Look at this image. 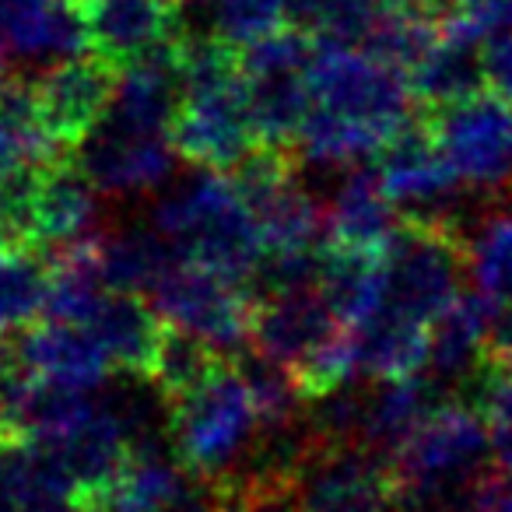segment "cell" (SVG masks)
<instances>
[{
	"mask_svg": "<svg viewBox=\"0 0 512 512\" xmlns=\"http://www.w3.org/2000/svg\"><path fill=\"white\" fill-rule=\"evenodd\" d=\"M151 225L169 235L183 256L228 274L239 285H249L267 253L232 172L197 169L158 200Z\"/></svg>",
	"mask_w": 512,
	"mask_h": 512,
	"instance_id": "2",
	"label": "cell"
},
{
	"mask_svg": "<svg viewBox=\"0 0 512 512\" xmlns=\"http://www.w3.org/2000/svg\"><path fill=\"white\" fill-rule=\"evenodd\" d=\"M116 85H120V71L95 53L57 60L32 78L39 116L64 151H74L92 134L113 102Z\"/></svg>",
	"mask_w": 512,
	"mask_h": 512,
	"instance_id": "15",
	"label": "cell"
},
{
	"mask_svg": "<svg viewBox=\"0 0 512 512\" xmlns=\"http://www.w3.org/2000/svg\"><path fill=\"white\" fill-rule=\"evenodd\" d=\"M470 285L495 309L512 295V190L484 197L477 218L467 221Z\"/></svg>",
	"mask_w": 512,
	"mask_h": 512,
	"instance_id": "25",
	"label": "cell"
},
{
	"mask_svg": "<svg viewBox=\"0 0 512 512\" xmlns=\"http://www.w3.org/2000/svg\"><path fill=\"white\" fill-rule=\"evenodd\" d=\"M228 355H221L214 344H207L204 337L190 334L183 327H172L165 323L162 341H158V351L151 358L148 376L169 393V400L183 397L186 390H193L197 383H204Z\"/></svg>",
	"mask_w": 512,
	"mask_h": 512,
	"instance_id": "31",
	"label": "cell"
},
{
	"mask_svg": "<svg viewBox=\"0 0 512 512\" xmlns=\"http://www.w3.org/2000/svg\"><path fill=\"white\" fill-rule=\"evenodd\" d=\"M481 53H484V81H488V88H495L505 99H512V32L488 39L481 46Z\"/></svg>",
	"mask_w": 512,
	"mask_h": 512,
	"instance_id": "36",
	"label": "cell"
},
{
	"mask_svg": "<svg viewBox=\"0 0 512 512\" xmlns=\"http://www.w3.org/2000/svg\"><path fill=\"white\" fill-rule=\"evenodd\" d=\"M383 288V249H355L327 239L320 264V292L330 309L341 316V323H348L351 330L362 327L383 306Z\"/></svg>",
	"mask_w": 512,
	"mask_h": 512,
	"instance_id": "23",
	"label": "cell"
},
{
	"mask_svg": "<svg viewBox=\"0 0 512 512\" xmlns=\"http://www.w3.org/2000/svg\"><path fill=\"white\" fill-rule=\"evenodd\" d=\"M60 453V460L67 463L71 477L78 481L81 495L95 498L127 463L130 446L123 439V432L116 428V421L106 414V407L95 397V407L74 432H67L64 439L50 442Z\"/></svg>",
	"mask_w": 512,
	"mask_h": 512,
	"instance_id": "28",
	"label": "cell"
},
{
	"mask_svg": "<svg viewBox=\"0 0 512 512\" xmlns=\"http://www.w3.org/2000/svg\"><path fill=\"white\" fill-rule=\"evenodd\" d=\"M449 400L425 372L407 379H376L369 390V407H365L362 442L386 456H397L400 446L418 432V425Z\"/></svg>",
	"mask_w": 512,
	"mask_h": 512,
	"instance_id": "22",
	"label": "cell"
},
{
	"mask_svg": "<svg viewBox=\"0 0 512 512\" xmlns=\"http://www.w3.org/2000/svg\"><path fill=\"white\" fill-rule=\"evenodd\" d=\"M0 39L25 60H71L92 53L74 0H0Z\"/></svg>",
	"mask_w": 512,
	"mask_h": 512,
	"instance_id": "19",
	"label": "cell"
},
{
	"mask_svg": "<svg viewBox=\"0 0 512 512\" xmlns=\"http://www.w3.org/2000/svg\"><path fill=\"white\" fill-rule=\"evenodd\" d=\"M88 330L106 348L113 372H148L162 341L165 320L141 292H109Z\"/></svg>",
	"mask_w": 512,
	"mask_h": 512,
	"instance_id": "21",
	"label": "cell"
},
{
	"mask_svg": "<svg viewBox=\"0 0 512 512\" xmlns=\"http://www.w3.org/2000/svg\"><path fill=\"white\" fill-rule=\"evenodd\" d=\"M235 186L246 197L267 253L281 249H316L327 235V207L302 183L295 151L260 148L232 169Z\"/></svg>",
	"mask_w": 512,
	"mask_h": 512,
	"instance_id": "8",
	"label": "cell"
},
{
	"mask_svg": "<svg viewBox=\"0 0 512 512\" xmlns=\"http://www.w3.org/2000/svg\"><path fill=\"white\" fill-rule=\"evenodd\" d=\"M225 512H302L295 481H221Z\"/></svg>",
	"mask_w": 512,
	"mask_h": 512,
	"instance_id": "34",
	"label": "cell"
},
{
	"mask_svg": "<svg viewBox=\"0 0 512 512\" xmlns=\"http://www.w3.org/2000/svg\"><path fill=\"white\" fill-rule=\"evenodd\" d=\"M71 158L106 197H120L162 186L179 155L172 134L144 130L106 109V116L71 151Z\"/></svg>",
	"mask_w": 512,
	"mask_h": 512,
	"instance_id": "13",
	"label": "cell"
},
{
	"mask_svg": "<svg viewBox=\"0 0 512 512\" xmlns=\"http://www.w3.org/2000/svg\"><path fill=\"white\" fill-rule=\"evenodd\" d=\"M400 207L390 200L379 165H351L341 172L327 204V239L355 249H383L400 225Z\"/></svg>",
	"mask_w": 512,
	"mask_h": 512,
	"instance_id": "20",
	"label": "cell"
},
{
	"mask_svg": "<svg viewBox=\"0 0 512 512\" xmlns=\"http://www.w3.org/2000/svg\"><path fill=\"white\" fill-rule=\"evenodd\" d=\"M309 81H313L316 109H327L341 120L372 130L383 144L418 116L414 113L418 102L404 74L379 64L376 57L355 46L320 39Z\"/></svg>",
	"mask_w": 512,
	"mask_h": 512,
	"instance_id": "6",
	"label": "cell"
},
{
	"mask_svg": "<svg viewBox=\"0 0 512 512\" xmlns=\"http://www.w3.org/2000/svg\"><path fill=\"white\" fill-rule=\"evenodd\" d=\"M400 8L414 11L421 18H432V22H446L453 15V0H400Z\"/></svg>",
	"mask_w": 512,
	"mask_h": 512,
	"instance_id": "38",
	"label": "cell"
},
{
	"mask_svg": "<svg viewBox=\"0 0 512 512\" xmlns=\"http://www.w3.org/2000/svg\"><path fill=\"white\" fill-rule=\"evenodd\" d=\"M102 190L81 172L71 151L46 162L36 176L29 200V221H25V249L36 253H57L74 242L102 235Z\"/></svg>",
	"mask_w": 512,
	"mask_h": 512,
	"instance_id": "14",
	"label": "cell"
},
{
	"mask_svg": "<svg viewBox=\"0 0 512 512\" xmlns=\"http://www.w3.org/2000/svg\"><path fill=\"white\" fill-rule=\"evenodd\" d=\"M407 85H411L418 109H435L481 92L488 85L484 81L481 43H470V39L442 29V39L435 43V50L407 74Z\"/></svg>",
	"mask_w": 512,
	"mask_h": 512,
	"instance_id": "27",
	"label": "cell"
},
{
	"mask_svg": "<svg viewBox=\"0 0 512 512\" xmlns=\"http://www.w3.org/2000/svg\"><path fill=\"white\" fill-rule=\"evenodd\" d=\"M102 274L113 292H141L148 295L165 271L176 264L179 249L169 235L155 225H134L123 232H102L99 239Z\"/></svg>",
	"mask_w": 512,
	"mask_h": 512,
	"instance_id": "26",
	"label": "cell"
},
{
	"mask_svg": "<svg viewBox=\"0 0 512 512\" xmlns=\"http://www.w3.org/2000/svg\"><path fill=\"white\" fill-rule=\"evenodd\" d=\"M172 144L183 162L218 172H232L260 148L239 50L225 39H183V102Z\"/></svg>",
	"mask_w": 512,
	"mask_h": 512,
	"instance_id": "1",
	"label": "cell"
},
{
	"mask_svg": "<svg viewBox=\"0 0 512 512\" xmlns=\"http://www.w3.org/2000/svg\"><path fill=\"white\" fill-rule=\"evenodd\" d=\"M256 432V404L232 358H225L204 383L172 400V446L179 460L214 481L239 467Z\"/></svg>",
	"mask_w": 512,
	"mask_h": 512,
	"instance_id": "4",
	"label": "cell"
},
{
	"mask_svg": "<svg viewBox=\"0 0 512 512\" xmlns=\"http://www.w3.org/2000/svg\"><path fill=\"white\" fill-rule=\"evenodd\" d=\"M467 400H474L484 411L495 442V463L502 470H512V369H495L484 365L481 376L474 379Z\"/></svg>",
	"mask_w": 512,
	"mask_h": 512,
	"instance_id": "32",
	"label": "cell"
},
{
	"mask_svg": "<svg viewBox=\"0 0 512 512\" xmlns=\"http://www.w3.org/2000/svg\"><path fill=\"white\" fill-rule=\"evenodd\" d=\"M4 50H8V46H4V39H0V88L8 85V57H4Z\"/></svg>",
	"mask_w": 512,
	"mask_h": 512,
	"instance_id": "39",
	"label": "cell"
},
{
	"mask_svg": "<svg viewBox=\"0 0 512 512\" xmlns=\"http://www.w3.org/2000/svg\"><path fill=\"white\" fill-rule=\"evenodd\" d=\"M320 39L299 25H281L278 32L239 46L246 74L249 106L260 144L278 151H295L299 134L313 113V71Z\"/></svg>",
	"mask_w": 512,
	"mask_h": 512,
	"instance_id": "5",
	"label": "cell"
},
{
	"mask_svg": "<svg viewBox=\"0 0 512 512\" xmlns=\"http://www.w3.org/2000/svg\"><path fill=\"white\" fill-rule=\"evenodd\" d=\"M148 302L165 323L204 337L228 358L249 344V320H253L249 288L190 256H179L158 278V285L148 292Z\"/></svg>",
	"mask_w": 512,
	"mask_h": 512,
	"instance_id": "9",
	"label": "cell"
},
{
	"mask_svg": "<svg viewBox=\"0 0 512 512\" xmlns=\"http://www.w3.org/2000/svg\"><path fill=\"white\" fill-rule=\"evenodd\" d=\"M481 512H512V470L495 467V474L484 481Z\"/></svg>",
	"mask_w": 512,
	"mask_h": 512,
	"instance_id": "37",
	"label": "cell"
},
{
	"mask_svg": "<svg viewBox=\"0 0 512 512\" xmlns=\"http://www.w3.org/2000/svg\"><path fill=\"white\" fill-rule=\"evenodd\" d=\"M344 330L351 327L341 323V316L330 309L320 288H299V292L253 299L249 344L264 355L278 358L292 372H299L316 351H323Z\"/></svg>",
	"mask_w": 512,
	"mask_h": 512,
	"instance_id": "17",
	"label": "cell"
},
{
	"mask_svg": "<svg viewBox=\"0 0 512 512\" xmlns=\"http://www.w3.org/2000/svg\"><path fill=\"white\" fill-rule=\"evenodd\" d=\"M50 292V256L36 249H4L0 253V334L36 323Z\"/></svg>",
	"mask_w": 512,
	"mask_h": 512,
	"instance_id": "30",
	"label": "cell"
},
{
	"mask_svg": "<svg viewBox=\"0 0 512 512\" xmlns=\"http://www.w3.org/2000/svg\"><path fill=\"white\" fill-rule=\"evenodd\" d=\"M32 498H36L32 442L0 435V512H32Z\"/></svg>",
	"mask_w": 512,
	"mask_h": 512,
	"instance_id": "33",
	"label": "cell"
},
{
	"mask_svg": "<svg viewBox=\"0 0 512 512\" xmlns=\"http://www.w3.org/2000/svg\"><path fill=\"white\" fill-rule=\"evenodd\" d=\"M8 365L78 390H99L113 376L106 348L92 330L46 316L22 327V334L8 341Z\"/></svg>",
	"mask_w": 512,
	"mask_h": 512,
	"instance_id": "18",
	"label": "cell"
},
{
	"mask_svg": "<svg viewBox=\"0 0 512 512\" xmlns=\"http://www.w3.org/2000/svg\"><path fill=\"white\" fill-rule=\"evenodd\" d=\"M442 155L477 197H498L512 186V99L495 88L421 109Z\"/></svg>",
	"mask_w": 512,
	"mask_h": 512,
	"instance_id": "7",
	"label": "cell"
},
{
	"mask_svg": "<svg viewBox=\"0 0 512 512\" xmlns=\"http://www.w3.org/2000/svg\"><path fill=\"white\" fill-rule=\"evenodd\" d=\"M379 176L390 200L404 214H432V218H453L467 228L460 211V193H470L460 183L449 158L442 155L425 113L400 127L376 155Z\"/></svg>",
	"mask_w": 512,
	"mask_h": 512,
	"instance_id": "12",
	"label": "cell"
},
{
	"mask_svg": "<svg viewBox=\"0 0 512 512\" xmlns=\"http://www.w3.org/2000/svg\"><path fill=\"white\" fill-rule=\"evenodd\" d=\"M383 274V306L376 313L432 330V323L467 292V228L453 218L400 214V225L383 246Z\"/></svg>",
	"mask_w": 512,
	"mask_h": 512,
	"instance_id": "3",
	"label": "cell"
},
{
	"mask_svg": "<svg viewBox=\"0 0 512 512\" xmlns=\"http://www.w3.org/2000/svg\"><path fill=\"white\" fill-rule=\"evenodd\" d=\"M484 365L495 369H512V295L498 302L488 313V330H484Z\"/></svg>",
	"mask_w": 512,
	"mask_h": 512,
	"instance_id": "35",
	"label": "cell"
},
{
	"mask_svg": "<svg viewBox=\"0 0 512 512\" xmlns=\"http://www.w3.org/2000/svg\"><path fill=\"white\" fill-rule=\"evenodd\" d=\"M88 50L123 71L144 53L183 39L179 0H74Z\"/></svg>",
	"mask_w": 512,
	"mask_h": 512,
	"instance_id": "16",
	"label": "cell"
},
{
	"mask_svg": "<svg viewBox=\"0 0 512 512\" xmlns=\"http://www.w3.org/2000/svg\"><path fill=\"white\" fill-rule=\"evenodd\" d=\"M302 512H393L400 474L393 456L365 442H320L295 477Z\"/></svg>",
	"mask_w": 512,
	"mask_h": 512,
	"instance_id": "11",
	"label": "cell"
},
{
	"mask_svg": "<svg viewBox=\"0 0 512 512\" xmlns=\"http://www.w3.org/2000/svg\"><path fill=\"white\" fill-rule=\"evenodd\" d=\"M0 369H8V341L0 334Z\"/></svg>",
	"mask_w": 512,
	"mask_h": 512,
	"instance_id": "40",
	"label": "cell"
},
{
	"mask_svg": "<svg viewBox=\"0 0 512 512\" xmlns=\"http://www.w3.org/2000/svg\"><path fill=\"white\" fill-rule=\"evenodd\" d=\"M67 155L46 130L36 106L32 78H8L0 88V176L18 169H39Z\"/></svg>",
	"mask_w": 512,
	"mask_h": 512,
	"instance_id": "29",
	"label": "cell"
},
{
	"mask_svg": "<svg viewBox=\"0 0 512 512\" xmlns=\"http://www.w3.org/2000/svg\"><path fill=\"white\" fill-rule=\"evenodd\" d=\"M400 484H474L495 463V442L484 411L467 397L442 400L393 456Z\"/></svg>",
	"mask_w": 512,
	"mask_h": 512,
	"instance_id": "10",
	"label": "cell"
},
{
	"mask_svg": "<svg viewBox=\"0 0 512 512\" xmlns=\"http://www.w3.org/2000/svg\"><path fill=\"white\" fill-rule=\"evenodd\" d=\"M190 467L176 449H141L130 453L120 474L95 495L102 512H169L183 491Z\"/></svg>",
	"mask_w": 512,
	"mask_h": 512,
	"instance_id": "24",
	"label": "cell"
}]
</instances>
